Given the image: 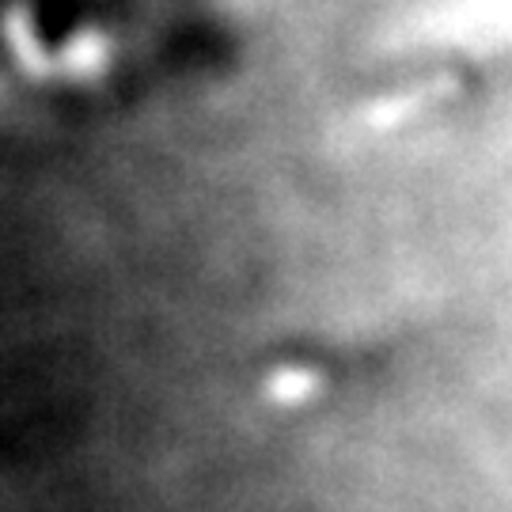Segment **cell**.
Listing matches in <instances>:
<instances>
[{
  "mask_svg": "<svg viewBox=\"0 0 512 512\" xmlns=\"http://www.w3.org/2000/svg\"><path fill=\"white\" fill-rule=\"evenodd\" d=\"M311 391H315V376L304 372V368H285V372H274L270 376V399L274 403H304Z\"/></svg>",
  "mask_w": 512,
  "mask_h": 512,
  "instance_id": "6da1fadb",
  "label": "cell"
}]
</instances>
